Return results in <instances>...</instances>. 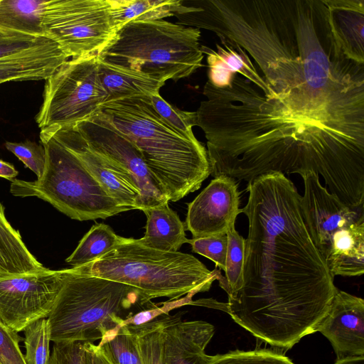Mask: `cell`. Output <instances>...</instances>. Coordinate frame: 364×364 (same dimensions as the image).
Instances as JSON below:
<instances>
[{"label": "cell", "mask_w": 364, "mask_h": 364, "mask_svg": "<svg viewBox=\"0 0 364 364\" xmlns=\"http://www.w3.org/2000/svg\"><path fill=\"white\" fill-rule=\"evenodd\" d=\"M102 112L139 149L169 201L197 191L210 175L203 144L170 127L154 110L150 97L107 102Z\"/></svg>", "instance_id": "4"}, {"label": "cell", "mask_w": 364, "mask_h": 364, "mask_svg": "<svg viewBox=\"0 0 364 364\" xmlns=\"http://www.w3.org/2000/svg\"><path fill=\"white\" fill-rule=\"evenodd\" d=\"M193 296L192 295H187L178 300L162 303L161 306L153 305L136 314L132 313L125 317L123 325L138 326L147 323L163 314H168L169 311L174 308L193 304V302L191 300Z\"/></svg>", "instance_id": "38"}, {"label": "cell", "mask_w": 364, "mask_h": 364, "mask_svg": "<svg viewBox=\"0 0 364 364\" xmlns=\"http://www.w3.org/2000/svg\"><path fill=\"white\" fill-rule=\"evenodd\" d=\"M228 250L225 261V278L228 295L236 292L242 287L245 263V239L232 225L226 232Z\"/></svg>", "instance_id": "29"}, {"label": "cell", "mask_w": 364, "mask_h": 364, "mask_svg": "<svg viewBox=\"0 0 364 364\" xmlns=\"http://www.w3.org/2000/svg\"><path fill=\"white\" fill-rule=\"evenodd\" d=\"M100 342L107 343L117 364H142L135 338L127 326L114 330Z\"/></svg>", "instance_id": "33"}, {"label": "cell", "mask_w": 364, "mask_h": 364, "mask_svg": "<svg viewBox=\"0 0 364 364\" xmlns=\"http://www.w3.org/2000/svg\"><path fill=\"white\" fill-rule=\"evenodd\" d=\"M46 269L28 250L19 231L7 220L5 208L0 203V274H28Z\"/></svg>", "instance_id": "24"}, {"label": "cell", "mask_w": 364, "mask_h": 364, "mask_svg": "<svg viewBox=\"0 0 364 364\" xmlns=\"http://www.w3.org/2000/svg\"><path fill=\"white\" fill-rule=\"evenodd\" d=\"M203 93L196 126L207 139L212 176L249 182L272 172H314L340 201L353 202L359 176L322 132L275 110L262 91L237 74L228 87L208 83Z\"/></svg>", "instance_id": "3"}, {"label": "cell", "mask_w": 364, "mask_h": 364, "mask_svg": "<svg viewBox=\"0 0 364 364\" xmlns=\"http://www.w3.org/2000/svg\"><path fill=\"white\" fill-rule=\"evenodd\" d=\"M5 146L31 169L37 178L41 176L46 163V152L42 144L27 140L23 142L6 141Z\"/></svg>", "instance_id": "35"}, {"label": "cell", "mask_w": 364, "mask_h": 364, "mask_svg": "<svg viewBox=\"0 0 364 364\" xmlns=\"http://www.w3.org/2000/svg\"><path fill=\"white\" fill-rule=\"evenodd\" d=\"M98 73L108 95L107 102L150 97L159 93L166 82L141 71L105 62L100 57Z\"/></svg>", "instance_id": "21"}, {"label": "cell", "mask_w": 364, "mask_h": 364, "mask_svg": "<svg viewBox=\"0 0 364 364\" xmlns=\"http://www.w3.org/2000/svg\"><path fill=\"white\" fill-rule=\"evenodd\" d=\"M198 26L250 54L274 95L267 97L274 109L364 144V64L336 42L325 0H207Z\"/></svg>", "instance_id": "1"}, {"label": "cell", "mask_w": 364, "mask_h": 364, "mask_svg": "<svg viewBox=\"0 0 364 364\" xmlns=\"http://www.w3.org/2000/svg\"><path fill=\"white\" fill-rule=\"evenodd\" d=\"M90 149L139 190L143 210L168 203L164 188L149 170L136 146L102 111L74 125Z\"/></svg>", "instance_id": "10"}, {"label": "cell", "mask_w": 364, "mask_h": 364, "mask_svg": "<svg viewBox=\"0 0 364 364\" xmlns=\"http://www.w3.org/2000/svg\"><path fill=\"white\" fill-rule=\"evenodd\" d=\"M204 364H295L282 352L272 348L231 350L208 355Z\"/></svg>", "instance_id": "31"}, {"label": "cell", "mask_w": 364, "mask_h": 364, "mask_svg": "<svg viewBox=\"0 0 364 364\" xmlns=\"http://www.w3.org/2000/svg\"><path fill=\"white\" fill-rule=\"evenodd\" d=\"M332 33L349 59L364 64V0H325Z\"/></svg>", "instance_id": "19"}, {"label": "cell", "mask_w": 364, "mask_h": 364, "mask_svg": "<svg viewBox=\"0 0 364 364\" xmlns=\"http://www.w3.org/2000/svg\"><path fill=\"white\" fill-rule=\"evenodd\" d=\"M200 33L198 28L164 19L129 22L99 57L165 81H177L202 66Z\"/></svg>", "instance_id": "7"}, {"label": "cell", "mask_w": 364, "mask_h": 364, "mask_svg": "<svg viewBox=\"0 0 364 364\" xmlns=\"http://www.w3.org/2000/svg\"><path fill=\"white\" fill-rule=\"evenodd\" d=\"M46 129L77 156L86 169L119 205L130 210H143L141 195L137 188L109 162L92 151L75 126L53 127Z\"/></svg>", "instance_id": "15"}, {"label": "cell", "mask_w": 364, "mask_h": 364, "mask_svg": "<svg viewBox=\"0 0 364 364\" xmlns=\"http://www.w3.org/2000/svg\"><path fill=\"white\" fill-rule=\"evenodd\" d=\"M317 331L330 341L336 359L364 356V300L338 289Z\"/></svg>", "instance_id": "16"}, {"label": "cell", "mask_w": 364, "mask_h": 364, "mask_svg": "<svg viewBox=\"0 0 364 364\" xmlns=\"http://www.w3.org/2000/svg\"><path fill=\"white\" fill-rule=\"evenodd\" d=\"M221 45L216 43L215 53L224 69L233 75H239L259 89L265 97L274 98V95L257 71L247 52L235 42L218 36Z\"/></svg>", "instance_id": "26"}, {"label": "cell", "mask_w": 364, "mask_h": 364, "mask_svg": "<svg viewBox=\"0 0 364 364\" xmlns=\"http://www.w3.org/2000/svg\"><path fill=\"white\" fill-rule=\"evenodd\" d=\"M146 216L144 236L138 239L143 245L164 252H177L187 243L185 225L168 203L142 210Z\"/></svg>", "instance_id": "23"}, {"label": "cell", "mask_w": 364, "mask_h": 364, "mask_svg": "<svg viewBox=\"0 0 364 364\" xmlns=\"http://www.w3.org/2000/svg\"><path fill=\"white\" fill-rule=\"evenodd\" d=\"M213 324L205 321H182L181 314H165L163 338L166 364H204L205 349L215 333Z\"/></svg>", "instance_id": "17"}, {"label": "cell", "mask_w": 364, "mask_h": 364, "mask_svg": "<svg viewBox=\"0 0 364 364\" xmlns=\"http://www.w3.org/2000/svg\"><path fill=\"white\" fill-rule=\"evenodd\" d=\"M240 204L236 181L217 176L188 204L184 225L193 237L226 234L242 213Z\"/></svg>", "instance_id": "14"}, {"label": "cell", "mask_w": 364, "mask_h": 364, "mask_svg": "<svg viewBox=\"0 0 364 364\" xmlns=\"http://www.w3.org/2000/svg\"><path fill=\"white\" fill-rule=\"evenodd\" d=\"M64 0H0V33L46 38Z\"/></svg>", "instance_id": "18"}, {"label": "cell", "mask_w": 364, "mask_h": 364, "mask_svg": "<svg viewBox=\"0 0 364 364\" xmlns=\"http://www.w3.org/2000/svg\"><path fill=\"white\" fill-rule=\"evenodd\" d=\"M242 287L219 309L273 349H291L317 331L338 289L301 208V196L284 174L249 181Z\"/></svg>", "instance_id": "2"}, {"label": "cell", "mask_w": 364, "mask_h": 364, "mask_svg": "<svg viewBox=\"0 0 364 364\" xmlns=\"http://www.w3.org/2000/svg\"><path fill=\"white\" fill-rule=\"evenodd\" d=\"M304 184L301 208L314 245L327 257L333 235L338 230L364 221V208H350L329 193L314 172L301 176Z\"/></svg>", "instance_id": "13"}, {"label": "cell", "mask_w": 364, "mask_h": 364, "mask_svg": "<svg viewBox=\"0 0 364 364\" xmlns=\"http://www.w3.org/2000/svg\"><path fill=\"white\" fill-rule=\"evenodd\" d=\"M150 102L158 114L173 129L187 138L195 139L193 127L196 126V112L179 109L167 102L159 93L150 97Z\"/></svg>", "instance_id": "32"}, {"label": "cell", "mask_w": 364, "mask_h": 364, "mask_svg": "<svg viewBox=\"0 0 364 364\" xmlns=\"http://www.w3.org/2000/svg\"><path fill=\"white\" fill-rule=\"evenodd\" d=\"M188 243L191 245L193 252L208 258L225 271L228 250L226 234L193 237L188 239Z\"/></svg>", "instance_id": "34"}, {"label": "cell", "mask_w": 364, "mask_h": 364, "mask_svg": "<svg viewBox=\"0 0 364 364\" xmlns=\"http://www.w3.org/2000/svg\"><path fill=\"white\" fill-rule=\"evenodd\" d=\"M40 140L46 152L43 172L34 181H11L13 196L41 198L80 221L105 219L130 210L112 198L77 156L47 129H41Z\"/></svg>", "instance_id": "8"}, {"label": "cell", "mask_w": 364, "mask_h": 364, "mask_svg": "<svg viewBox=\"0 0 364 364\" xmlns=\"http://www.w3.org/2000/svg\"><path fill=\"white\" fill-rule=\"evenodd\" d=\"M333 364H364V356H353L336 359Z\"/></svg>", "instance_id": "42"}, {"label": "cell", "mask_w": 364, "mask_h": 364, "mask_svg": "<svg viewBox=\"0 0 364 364\" xmlns=\"http://www.w3.org/2000/svg\"><path fill=\"white\" fill-rule=\"evenodd\" d=\"M18 174V172L13 164L0 159V177L12 181Z\"/></svg>", "instance_id": "41"}, {"label": "cell", "mask_w": 364, "mask_h": 364, "mask_svg": "<svg viewBox=\"0 0 364 364\" xmlns=\"http://www.w3.org/2000/svg\"><path fill=\"white\" fill-rule=\"evenodd\" d=\"M335 276H360L364 273V221L338 230L332 237L326 258Z\"/></svg>", "instance_id": "22"}, {"label": "cell", "mask_w": 364, "mask_h": 364, "mask_svg": "<svg viewBox=\"0 0 364 364\" xmlns=\"http://www.w3.org/2000/svg\"><path fill=\"white\" fill-rule=\"evenodd\" d=\"M68 269L0 274V319L16 333L48 317Z\"/></svg>", "instance_id": "12"}, {"label": "cell", "mask_w": 364, "mask_h": 364, "mask_svg": "<svg viewBox=\"0 0 364 364\" xmlns=\"http://www.w3.org/2000/svg\"><path fill=\"white\" fill-rule=\"evenodd\" d=\"M85 350V364H117L106 343L95 344L83 343Z\"/></svg>", "instance_id": "40"}, {"label": "cell", "mask_w": 364, "mask_h": 364, "mask_svg": "<svg viewBox=\"0 0 364 364\" xmlns=\"http://www.w3.org/2000/svg\"><path fill=\"white\" fill-rule=\"evenodd\" d=\"M164 314L138 326L125 325L134 335L142 364H166L164 353Z\"/></svg>", "instance_id": "28"}, {"label": "cell", "mask_w": 364, "mask_h": 364, "mask_svg": "<svg viewBox=\"0 0 364 364\" xmlns=\"http://www.w3.org/2000/svg\"><path fill=\"white\" fill-rule=\"evenodd\" d=\"M84 273L120 282L139 290L147 300L175 301L208 291L218 280L225 291V277L209 270L191 254L164 252L143 245L138 239L122 238L100 258L78 267Z\"/></svg>", "instance_id": "5"}, {"label": "cell", "mask_w": 364, "mask_h": 364, "mask_svg": "<svg viewBox=\"0 0 364 364\" xmlns=\"http://www.w3.org/2000/svg\"><path fill=\"white\" fill-rule=\"evenodd\" d=\"M97 55L69 58L46 80L38 127H66L102 111L108 95L98 73Z\"/></svg>", "instance_id": "9"}, {"label": "cell", "mask_w": 364, "mask_h": 364, "mask_svg": "<svg viewBox=\"0 0 364 364\" xmlns=\"http://www.w3.org/2000/svg\"><path fill=\"white\" fill-rule=\"evenodd\" d=\"M112 25L118 31L129 22L173 16L181 0H107Z\"/></svg>", "instance_id": "25"}, {"label": "cell", "mask_w": 364, "mask_h": 364, "mask_svg": "<svg viewBox=\"0 0 364 364\" xmlns=\"http://www.w3.org/2000/svg\"><path fill=\"white\" fill-rule=\"evenodd\" d=\"M49 38L0 33V59L14 56L48 43Z\"/></svg>", "instance_id": "36"}, {"label": "cell", "mask_w": 364, "mask_h": 364, "mask_svg": "<svg viewBox=\"0 0 364 364\" xmlns=\"http://www.w3.org/2000/svg\"><path fill=\"white\" fill-rule=\"evenodd\" d=\"M117 33L107 0H65L46 37L55 42L70 58H75L100 55Z\"/></svg>", "instance_id": "11"}, {"label": "cell", "mask_w": 364, "mask_h": 364, "mask_svg": "<svg viewBox=\"0 0 364 364\" xmlns=\"http://www.w3.org/2000/svg\"><path fill=\"white\" fill-rule=\"evenodd\" d=\"M23 332L26 348L23 358L26 364H49L51 341L47 318L30 323Z\"/></svg>", "instance_id": "30"}, {"label": "cell", "mask_w": 364, "mask_h": 364, "mask_svg": "<svg viewBox=\"0 0 364 364\" xmlns=\"http://www.w3.org/2000/svg\"><path fill=\"white\" fill-rule=\"evenodd\" d=\"M151 304L134 287L68 268L47 318L50 341H101L123 326L132 308Z\"/></svg>", "instance_id": "6"}, {"label": "cell", "mask_w": 364, "mask_h": 364, "mask_svg": "<svg viewBox=\"0 0 364 364\" xmlns=\"http://www.w3.org/2000/svg\"><path fill=\"white\" fill-rule=\"evenodd\" d=\"M21 340L0 319V364H26L19 347Z\"/></svg>", "instance_id": "37"}, {"label": "cell", "mask_w": 364, "mask_h": 364, "mask_svg": "<svg viewBox=\"0 0 364 364\" xmlns=\"http://www.w3.org/2000/svg\"><path fill=\"white\" fill-rule=\"evenodd\" d=\"M122 237L117 235L109 225L96 223L80 240L65 262L72 267H78L91 262L112 250Z\"/></svg>", "instance_id": "27"}, {"label": "cell", "mask_w": 364, "mask_h": 364, "mask_svg": "<svg viewBox=\"0 0 364 364\" xmlns=\"http://www.w3.org/2000/svg\"><path fill=\"white\" fill-rule=\"evenodd\" d=\"M49 364H85L83 343H54Z\"/></svg>", "instance_id": "39"}, {"label": "cell", "mask_w": 364, "mask_h": 364, "mask_svg": "<svg viewBox=\"0 0 364 364\" xmlns=\"http://www.w3.org/2000/svg\"><path fill=\"white\" fill-rule=\"evenodd\" d=\"M70 58L53 41L0 59V85L9 81L47 80Z\"/></svg>", "instance_id": "20"}]
</instances>
